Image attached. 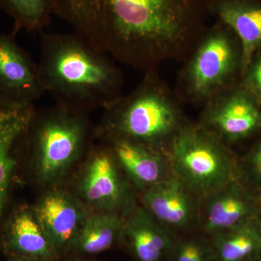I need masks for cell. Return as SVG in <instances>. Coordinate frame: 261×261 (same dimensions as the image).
<instances>
[{
    "label": "cell",
    "mask_w": 261,
    "mask_h": 261,
    "mask_svg": "<svg viewBox=\"0 0 261 261\" xmlns=\"http://www.w3.org/2000/svg\"><path fill=\"white\" fill-rule=\"evenodd\" d=\"M53 15L134 69L184 62L210 27L212 0H54Z\"/></svg>",
    "instance_id": "cell-1"
},
{
    "label": "cell",
    "mask_w": 261,
    "mask_h": 261,
    "mask_svg": "<svg viewBox=\"0 0 261 261\" xmlns=\"http://www.w3.org/2000/svg\"><path fill=\"white\" fill-rule=\"evenodd\" d=\"M114 61L80 33L42 32L38 66L43 85L56 104L68 109L87 114L121 97L123 77Z\"/></svg>",
    "instance_id": "cell-2"
},
{
    "label": "cell",
    "mask_w": 261,
    "mask_h": 261,
    "mask_svg": "<svg viewBox=\"0 0 261 261\" xmlns=\"http://www.w3.org/2000/svg\"><path fill=\"white\" fill-rule=\"evenodd\" d=\"M177 94L159 76L146 72L133 91L105 110L96 138L137 142L168 155L175 139L189 120Z\"/></svg>",
    "instance_id": "cell-3"
},
{
    "label": "cell",
    "mask_w": 261,
    "mask_h": 261,
    "mask_svg": "<svg viewBox=\"0 0 261 261\" xmlns=\"http://www.w3.org/2000/svg\"><path fill=\"white\" fill-rule=\"evenodd\" d=\"M95 137L87 113L55 105L34 110L23 140L34 181L46 187L61 186Z\"/></svg>",
    "instance_id": "cell-4"
},
{
    "label": "cell",
    "mask_w": 261,
    "mask_h": 261,
    "mask_svg": "<svg viewBox=\"0 0 261 261\" xmlns=\"http://www.w3.org/2000/svg\"><path fill=\"white\" fill-rule=\"evenodd\" d=\"M240 41L216 20L184 61L175 92L182 102L203 107L241 81Z\"/></svg>",
    "instance_id": "cell-5"
},
{
    "label": "cell",
    "mask_w": 261,
    "mask_h": 261,
    "mask_svg": "<svg viewBox=\"0 0 261 261\" xmlns=\"http://www.w3.org/2000/svg\"><path fill=\"white\" fill-rule=\"evenodd\" d=\"M171 172L200 199L240 178V160L230 146L189 121L169 154Z\"/></svg>",
    "instance_id": "cell-6"
},
{
    "label": "cell",
    "mask_w": 261,
    "mask_h": 261,
    "mask_svg": "<svg viewBox=\"0 0 261 261\" xmlns=\"http://www.w3.org/2000/svg\"><path fill=\"white\" fill-rule=\"evenodd\" d=\"M73 193L92 211L126 216L137 205L135 189L106 142L91 147Z\"/></svg>",
    "instance_id": "cell-7"
},
{
    "label": "cell",
    "mask_w": 261,
    "mask_h": 261,
    "mask_svg": "<svg viewBox=\"0 0 261 261\" xmlns=\"http://www.w3.org/2000/svg\"><path fill=\"white\" fill-rule=\"evenodd\" d=\"M197 123L230 146L261 129V106L240 82L205 105Z\"/></svg>",
    "instance_id": "cell-8"
},
{
    "label": "cell",
    "mask_w": 261,
    "mask_h": 261,
    "mask_svg": "<svg viewBox=\"0 0 261 261\" xmlns=\"http://www.w3.org/2000/svg\"><path fill=\"white\" fill-rule=\"evenodd\" d=\"M18 32L0 33V102L34 105L46 91L38 63L17 42Z\"/></svg>",
    "instance_id": "cell-9"
},
{
    "label": "cell",
    "mask_w": 261,
    "mask_h": 261,
    "mask_svg": "<svg viewBox=\"0 0 261 261\" xmlns=\"http://www.w3.org/2000/svg\"><path fill=\"white\" fill-rule=\"evenodd\" d=\"M32 207L48 241L59 257L69 251L92 211L73 192L62 185L47 189Z\"/></svg>",
    "instance_id": "cell-10"
},
{
    "label": "cell",
    "mask_w": 261,
    "mask_h": 261,
    "mask_svg": "<svg viewBox=\"0 0 261 261\" xmlns=\"http://www.w3.org/2000/svg\"><path fill=\"white\" fill-rule=\"evenodd\" d=\"M139 194L141 205L176 236L198 230L200 199L173 173Z\"/></svg>",
    "instance_id": "cell-11"
},
{
    "label": "cell",
    "mask_w": 261,
    "mask_h": 261,
    "mask_svg": "<svg viewBox=\"0 0 261 261\" xmlns=\"http://www.w3.org/2000/svg\"><path fill=\"white\" fill-rule=\"evenodd\" d=\"M35 108L0 102V234L21 166L23 137Z\"/></svg>",
    "instance_id": "cell-12"
},
{
    "label": "cell",
    "mask_w": 261,
    "mask_h": 261,
    "mask_svg": "<svg viewBox=\"0 0 261 261\" xmlns=\"http://www.w3.org/2000/svg\"><path fill=\"white\" fill-rule=\"evenodd\" d=\"M257 191L235 180L200 199L198 230L209 237L256 218Z\"/></svg>",
    "instance_id": "cell-13"
},
{
    "label": "cell",
    "mask_w": 261,
    "mask_h": 261,
    "mask_svg": "<svg viewBox=\"0 0 261 261\" xmlns=\"http://www.w3.org/2000/svg\"><path fill=\"white\" fill-rule=\"evenodd\" d=\"M102 141L109 146L122 171L138 193L172 174L167 154L123 139Z\"/></svg>",
    "instance_id": "cell-14"
},
{
    "label": "cell",
    "mask_w": 261,
    "mask_h": 261,
    "mask_svg": "<svg viewBox=\"0 0 261 261\" xmlns=\"http://www.w3.org/2000/svg\"><path fill=\"white\" fill-rule=\"evenodd\" d=\"M0 245L10 256L58 261L32 206L20 205L10 211L2 228Z\"/></svg>",
    "instance_id": "cell-15"
},
{
    "label": "cell",
    "mask_w": 261,
    "mask_h": 261,
    "mask_svg": "<svg viewBox=\"0 0 261 261\" xmlns=\"http://www.w3.org/2000/svg\"><path fill=\"white\" fill-rule=\"evenodd\" d=\"M213 15L240 41L242 78L261 47V0H217Z\"/></svg>",
    "instance_id": "cell-16"
},
{
    "label": "cell",
    "mask_w": 261,
    "mask_h": 261,
    "mask_svg": "<svg viewBox=\"0 0 261 261\" xmlns=\"http://www.w3.org/2000/svg\"><path fill=\"white\" fill-rule=\"evenodd\" d=\"M176 238L141 204L125 216L122 240L138 261H166Z\"/></svg>",
    "instance_id": "cell-17"
},
{
    "label": "cell",
    "mask_w": 261,
    "mask_h": 261,
    "mask_svg": "<svg viewBox=\"0 0 261 261\" xmlns=\"http://www.w3.org/2000/svg\"><path fill=\"white\" fill-rule=\"evenodd\" d=\"M125 216L116 213L92 211L69 251L76 255H94L106 251L123 238Z\"/></svg>",
    "instance_id": "cell-18"
},
{
    "label": "cell",
    "mask_w": 261,
    "mask_h": 261,
    "mask_svg": "<svg viewBox=\"0 0 261 261\" xmlns=\"http://www.w3.org/2000/svg\"><path fill=\"white\" fill-rule=\"evenodd\" d=\"M208 238L216 261H252L261 256V228L256 218Z\"/></svg>",
    "instance_id": "cell-19"
},
{
    "label": "cell",
    "mask_w": 261,
    "mask_h": 261,
    "mask_svg": "<svg viewBox=\"0 0 261 261\" xmlns=\"http://www.w3.org/2000/svg\"><path fill=\"white\" fill-rule=\"evenodd\" d=\"M54 0H0V10L13 20L17 30L40 32L50 21Z\"/></svg>",
    "instance_id": "cell-20"
},
{
    "label": "cell",
    "mask_w": 261,
    "mask_h": 261,
    "mask_svg": "<svg viewBox=\"0 0 261 261\" xmlns=\"http://www.w3.org/2000/svg\"><path fill=\"white\" fill-rule=\"evenodd\" d=\"M192 232L176 236L166 261H216L208 237Z\"/></svg>",
    "instance_id": "cell-21"
},
{
    "label": "cell",
    "mask_w": 261,
    "mask_h": 261,
    "mask_svg": "<svg viewBox=\"0 0 261 261\" xmlns=\"http://www.w3.org/2000/svg\"><path fill=\"white\" fill-rule=\"evenodd\" d=\"M240 178L248 186L261 190V137L248 153L240 160Z\"/></svg>",
    "instance_id": "cell-22"
},
{
    "label": "cell",
    "mask_w": 261,
    "mask_h": 261,
    "mask_svg": "<svg viewBox=\"0 0 261 261\" xmlns=\"http://www.w3.org/2000/svg\"><path fill=\"white\" fill-rule=\"evenodd\" d=\"M240 82L261 106V51L254 56Z\"/></svg>",
    "instance_id": "cell-23"
},
{
    "label": "cell",
    "mask_w": 261,
    "mask_h": 261,
    "mask_svg": "<svg viewBox=\"0 0 261 261\" xmlns=\"http://www.w3.org/2000/svg\"><path fill=\"white\" fill-rule=\"evenodd\" d=\"M8 261H56L46 260V259L37 258V257H24V256H10Z\"/></svg>",
    "instance_id": "cell-24"
},
{
    "label": "cell",
    "mask_w": 261,
    "mask_h": 261,
    "mask_svg": "<svg viewBox=\"0 0 261 261\" xmlns=\"http://www.w3.org/2000/svg\"><path fill=\"white\" fill-rule=\"evenodd\" d=\"M256 219L261 228V190L257 191V207Z\"/></svg>",
    "instance_id": "cell-25"
},
{
    "label": "cell",
    "mask_w": 261,
    "mask_h": 261,
    "mask_svg": "<svg viewBox=\"0 0 261 261\" xmlns=\"http://www.w3.org/2000/svg\"><path fill=\"white\" fill-rule=\"evenodd\" d=\"M67 261H94L92 260H89V259L82 258V257H72Z\"/></svg>",
    "instance_id": "cell-26"
},
{
    "label": "cell",
    "mask_w": 261,
    "mask_h": 261,
    "mask_svg": "<svg viewBox=\"0 0 261 261\" xmlns=\"http://www.w3.org/2000/svg\"><path fill=\"white\" fill-rule=\"evenodd\" d=\"M252 261H261V256L257 257V258L255 259V260Z\"/></svg>",
    "instance_id": "cell-27"
},
{
    "label": "cell",
    "mask_w": 261,
    "mask_h": 261,
    "mask_svg": "<svg viewBox=\"0 0 261 261\" xmlns=\"http://www.w3.org/2000/svg\"><path fill=\"white\" fill-rule=\"evenodd\" d=\"M212 1H213V3H214V2H216V1H217V0H212Z\"/></svg>",
    "instance_id": "cell-28"
}]
</instances>
